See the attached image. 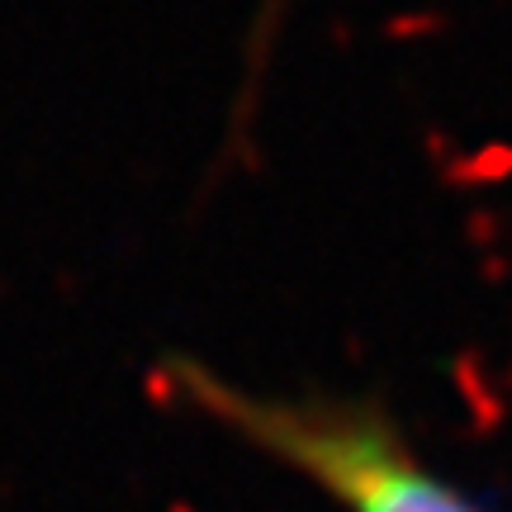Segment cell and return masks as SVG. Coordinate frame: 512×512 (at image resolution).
I'll use <instances>...</instances> for the list:
<instances>
[{
  "label": "cell",
  "instance_id": "1",
  "mask_svg": "<svg viewBox=\"0 0 512 512\" xmlns=\"http://www.w3.org/2000/svg\"><path fill=\"white\" fill-rule=\"evenodd\" d=\"M171 375L195 408L256 451L304 475L347 512H479L451 479L399 437V427L351 399H294L223 380L195 361H171Z\"/></svg>",
  "mask_w": 512,
  "mask_h": 512
}]
</instances>
